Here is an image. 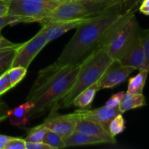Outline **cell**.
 I'll use <instances>...</instances> for the list:
<instances>
[{
    "instance_id": "33",
    "label": "cell",
    "mask_w": 149,
    "mask_h": 149,
    "mask_svg": "<svg viewBox=\"0 0 149 149\" xmlns=\"http://www.w3.org/2000/svg\"><path fill=\"white\" fill-rule=\"evenodd\" d=\"M9 138H10V136L0 135V149H4V147H5Z\"/></svg>"
},
{
    "instance_id": "18",
    "label": "cell",
    "mask_w": 149,
    "mask_h": 149,
    "mask_svg": "<svg viewBox=\"0 0 149 149\" xmlns=\"http://www.w3.org/2000/svg\"><path fill=\"white\" fill-rule=\"evenodd\" d=\"M148 73V70L141 68L139 70V73L136 76L131 77L128 81L127 93L130 94H143Z\"/></svg>"
},
{
    "instance_id": "16",
    "label": "cell",
    "mask_w": 149,
    "mask_h": 149,
    "mask_svg": "<svg viewBox=\"0 0 149 149\" xmlns=\"http://www.w3.org/2000/svg\"><path fill=\"white\" fill-rule=\"evenodd\" d=\"M99 90L100 87L97 81L80 93L74 100L72 105L80 109H87L92 104L95 97L96 93Z\"/></svg>"
},
{
    "instance_id": "37",
    "label": "cell",
    "mask_w": 149,
    "mask_h": 149,
    "mask_svg": "<svg viewBox=\"0 0 149 149\" xmlns=\"http://www.w3.org/2000/svg\"><path fill=\"white\" fill-rule=\"evenodd\" d=\"M91 1H95V2H98V3H106L107 4V1L109 0H91Z\"/></svg>"
},
{
    "instance_id": "5",
    "label": "cell",
    "mask_w": 149,
    "mask_h": 149,
    "mask_svg": "<svg viewBox=\"0 0 149 149\" xmlns=\"http://www.w3.org/2000/svg\"><path fill=\"white\" fill-rule=\"evenodd\" d=\"M63 0H10L8 14L26 18V23H39Z\"/></svg>"
},
{
    "instance_id": "14",
    "label": "cell",
    "mask_w": 149,
    "mask_h": 149,
    "mask_svg": "<svg viewBox=\"0 0 149 149\" xmlns=\"http://www.w3.org/2000/svg\"><path fill=\"white\" fill-rule=\"evenodd\" d=\"M33 107L34 104L32 102L26 101L14 109H9L7 113L10 125L17 127H25L29 125L31 121L30 112Z\"/></svg>"
},
{
    "instance_id": "24",
    "label": "cell",
    "mask_w": 149,
    "mask_h": 149,
    "mask_svg": "<svg viewBox=\"0 0 149 149\" xmlns=\"http://www.w3.org/2000/svg\"><path fill=\"white\" fill-rule=\"evenodd\" d=\"M19 23H26V18L18 15H13L10 14L0 16V30L9 25L14 26Z\"/></svg>"
},
{
    "instance_id": "35",
    "label": "cell",
    "mask_w": 149,
    "mask_h": 149,
    "mask_svg": "<svg viewBox=\"0 0 149 149\" xmlns=\"http://www.w3.org/2000/svg\"><path fill=\"white\" fill-rule=\"evenodd\" d=\"M140 11L146 15H149V7H140Z\"/></svg>"
},
{
    "instance_id": "31",
    "label": "cell",
    "mask_w": 149,
    "mask_h": 149,
    "mask_svg": "<svg viewBox=\"0 0 149 149\" xmlns=\"http://www.w3.org/2000/svg\"><path fill=\"white\" fill-rule=\"evenodd\" d=\"M8 111L9 108L7 103L1 100L0 101V122H2L8 118V113H7Z\"/></svg>"
},
{
    "instance_id": "2",
    "label": "cell",
    "mask_w": 149,
    "mask_h": 149,
    "mask_svg": "<svg viewBox=\"0 0 149 149\" xmlns=\"http://www.w3.org/2000/svg\"><path fill=\"white\" fill-rule=\"evenodd\" d=\"M80 65L81 63L60 66L54 63L39 71L26 97V101L34 104L31 118L41 116L60 103L73 86Z\"/></svg>"
},
{
    "instance_id": "13",
    "label": "cell",
    "mask_w": 149,
    "mask_h": 149,
    "mask_svg": "<svg viewBox=\"0 0 149 149\" xmlns=\"http://www.w3.org/2000/svg\"><path fill=\"white\" fill-rule=\"evenodd\" d=\"M87 18L79 19L74 20H61V21H52L43 23L42 25V33L46 38L48 43L58 39L68 31L74 29L80 23H83Z\"/></svg>"
},
{
    "instance_id": "11",
    "label": "cell",
    "mask_w": 149,
    "mask_h": 149,
    "mask_svg": "<svg viewBox=\"0 0 149 149\" xmlns=\"http://www.w3.org/2000/svg\"><path fill=\"white\" fill-rule=\"evenodd\" d=\"M76 118H84L94 121L101 125L105 129L109 131V126L112 119L119 113H122L119 108H109L104 106L95 109H81L73 113Z\"/></svg>"
},
{
    "instance_id": "25",
    "label": "cell",
    "mask_w": 149,
    "mask_h": 149,
    "mask_svg": "<svg viewBox=\"0 0 149 149\" xmlns=\"http://www.w3.org/2000/svg\"><path fill=\"white\" fill-rule=\"evenodd\" d=\"M141 39L146 56V62L143 68L149 71V29L141 30Z\"/></svg>"
},
{
    "instance_id": "9",
    "label": "cell",
    "mask_w": 149,
    "mask_h": 149,
    "mask_svg": "<svg viewBox=\"0 0 149 149\" xmlns=\"http://www.w3.org/2000/svg\"><path fill=\"white\" fill-rule=\"evenodd\" d=\"M134 71H135V68L122 65L118 61H114L98 81L100 90L111 89L122 84Z\"/></svg>"
},
{
    "instance_id": "28",
    "label": "cell",
    "mask_w": 149,
    "mask_h": 149,
    "mask_svg": "<svg viewBox=\"0 0 149 149\" xmlns=\"http://www.w3.org/2000/svg\"><path fill=\"white\" fill-rule=\"evenodd\" d=\"M22 44L23 43H14V42L9 41L8 39H7L1 35V30H0V51L10 49V48L18 47L21 46Z\"/></svg>"
},
{
    "instance_id": "10",
    "label": "cell",
    "mask_w": 149,
    "mask_h": 149,
    "mask_svg": "<svg viewBox=\"0 0 149 149\" xmlns=\"http://www.w3.org/2000/svg\"><path fill=\"white\" fill-rule=\"evenodd\" d=\"M141 31L135 36L127 50L117 61L121 65L132 67L135 70L144 68L146 62L145 52L141 39Z\"/></svg>"
},
{
    "instance_id": "8",
    "label": "cell",
    "mask_w": 149,
    "mask_h": 149,
    "mask_svg": "<svg viewBox=\"0 0 149 149\" xmlns=\"http://www.w3.org/2000/svg\"><path fill=\"white\" fill-rule=\"evenodd\" d=\"M60 104L55 105L49 110V114L44 121L43 124L48 130L56 132L63 139L71 135L75 130L77 118L73 113L61 114L58 112Z\"/></svg>"
},
{
    "instance_id": "17",
    "label": "cell",
    "mask_w": 149,
    "mask_h": 149,
    "mask_svg": "<svg viewBox=\"0 0 149 149\" xmlns=\"http://www.w3.org/2000/svg\"><path fill=\"white\" fill-rule=\"evenodd\" d=\"M146 104V99L143 94H130L126 93L118 108L121 113H123L129 110L142 107Z\"/></svg>"
},
{
    "instance_id": "12",
    "label": "cell",
    "mask_w": 149,
    "mask_h": 149,
    "mask_svg": "<svg viewBox=\"0 0 149 149\" xmlns=\"http://www.w3.org/2000/svg\"><path fill=\"white\" fill-rule=\"evenodd\" d=\"M75 130L83 132L90 136L100 138L105 143L114 144L116 143L115 137L105 129L101 125L84 118H77Z\"/></svg>"
},
{
    "instance_id": "22",
    "label": "cell",
    "mask_w": 149,
    "mask_h": 149,
    "mask_svg": "<svg viewBox=\"0 0 149 149\" xmlns=\"http://www.w3.org/2000/svg\"><path fill=\"white\" fill-rule=\"evenodd\" d=\"M43 143L49 146L52 149H60L65 148L64 139L56 132L48 130L44 137Z\"/></svg>"
},
{
    "instance_id": "34",
    "label": "cell",
    "mask_w": 149,
    "mask_h": 149,
    "mask_svg": "<svg viewBox=\"0 0 149 149\" xmlns=\"http://www.w3.org/2000/svg\"><path fill=\"white\" fill-rule=\"evenodd\" d=\"M137 1L138 0H109L107 1V4L109 6L113 5L116 4H119V3H126L129 2V1Z\"/></svg>"
},
{
    "instance_id": "19",
    "label": "cell",
    "mask_w": 149,
    "mask_h": 149,
    "mask_svg": "<svg viewBox=\"0 0 149 149\" xmlns=\"http://www.w3.org/2000/svg\"><path fill=\"white\" fill-rule=\"evenodd\" d=\"M19 47H20L0 51V76L11 68L13 60Z\"/></svg>"
},
{
    "instance_id": "36",
    "label": "cell",
    "mask_w": 149,
    "mask_h": 149,
    "mask_svg": "<svg viewBox=\"0 0 149 149\" xmlns=\"http://www.w3.org/2000/svg\"><path fill=\"white\" fill-rule=\"evenodd\" d=\"M140 7H149V0H143Z\"/></svg>"
},
{
    "instance_id": "26",
    "label": "cell",
    "mask_w": 149,
    "mask_h": 149,
    "mask_svg": "<svg viewBox=\"0 0 149 149\" xmlns=\"http://www.w3.org/2000/svg\"><path fill=\"white\" fill-rule=\"evenodd\" d=\"M4 149H26V141L23 138L10 137Z\"/></svg>"
},
{
    "instance_id": "4",
    "label": "cell",
    "mask_w": 149,
    "mask_h": 149,
    "mask_svg": "<svg viewBox=\"0 0 149 149\" xmlns=\"http://www.w3.org/2000/svg\"><path fill=\"white\" fill-rule=\"evenodd\" d=\"M108 7L109 6L106 3L95 2L91 0H63L39 23L87 18L96 15Z\"/></svg>"
},
{
    "instance_id": "32",
    "label": "cell",
    "mask_w": 149,
    "mask_h": 149,
    "mask_svg": "<svg viewBox=\"0 0 149 149\" xmlns=\"http://www.w3.org/2000/svg\"><path fill=\"white\" fill-rule=\"evenodd\" d=\"M10 0H0V16L8 14Z\"/></svg>"
},
{
    "instance_id": "7",
    "label": "cell",
    "mask_w": 149,
    "mask_h": 149,
    "mask_svg": "<svg viewBox=\"0 0 149 149\" xmlns=\"http://www.w3.org/2000/svg\"><path fill=\"white\" fill-rule=\"evenodd\" d=\"M48 44L46 38L39 30L36 35L17 49L12 67L22 66L28 68L36 55Z\"/></svg>"
},
{
    "instance_id": "29",
    "label": "cell",
    "mask_w": 149,
    "mask_h": 149,
    "mask_svg": "<svg viewBox=\"0 0 149 149\" xmlns=\"http://www.w3.org/2000/svg\"><path fill=\"white\" fill-rule=\"evenodd\" d=\"M11 84L7 79L6 73H4L2 75L0 76V96L4 95V93H7L8 90L12 89Z\"/></svg>"
},
{
    "instance_id": "6",
    "label": "cell",
    "mask_w": 149,
    "mask_h": 149,
    "mask_svg": "<svg viewBox=\"0 0 149 149\" xmlns=\"http://www.w3.org/2000/svg\"><path fill=\"white\" fill-rule=\"evenodd\" d=\"M141 31V27L133 13L118 29L109 45L106 46V50L109 56L113 61H119L132 43L135 36Z\"/></svg>"
},
{
    "instance_id": "30",
    "label": "cell",
    "mask_w": 149,
    "mask_h": 149,
    "mask_svg": "<svg viewBox=\"0 0 149 149\" xmlns=\"http://www.w3.org/2000/svg\"><path fill=\"white\" fill-rule=\"evenodd\" d=\"M26 149H52L43 142L34 143L26 141Z\"/></svg>"
},
{
    "instance_id": "21",
    "label": "cell",
    "mask_w": 149,
    "mask_h": 149,
    "mask_svg": "<svg viewBox=\"0 0 149 149\" xmlns=\"http://www.w3.org/2000/svg\"><path fill=\"white\" fill-rule=\"evenodd\" d=\"M5 73L12 87H14L26 77L27 68L22 66L11 67Z\"/></svg>"
},
{
    "instance_id": "3",
    "label": "cell",
    "mask_w": 149,
    "mask_h": 149,
    "mask_svg": "<svg viewBox=\"0 0 149 149\" xmlns=\"http://www.w3.org/2000/svg\"><path fill=\"white\" fill-rule=\"evenodd\" d=\"M113 61L109 56L106 47H102L93 52L81 63L73 86L61 99L60 106L68 108L72 106L77 96L92 84L97 82Z\"/></svg>"
},
{
    "instance_id": "15",
    "label": "cell",
    "mask_w": 149,
    "mask_h": 149,
    "mask_svg": "<svg viewBox=\"0 0 149 149\" xmlns=\"http://www.w3.org/2000/svg\"><path fill=\"white\" fill-rule=\"evenodd\" d=\"M65 147L78 146L95 145L105 143L102 139L74 130V132L64 139Z\"/></svg>"
},
{
    "instance_id": "23",
    "label": "cell",
    "mask_w": 149,
    "mask_h": 149,
    "mask_svg": "<svg viewBox=\"0 0 149 149\" xmlns=\"http://www.w3.org/2000/svg\"><path fill=\"white\" fill-rule=\"evenodd\" d=\"M125 128H126L125 120L122 116V113H119L117 116H115L110 122L109 126V131L111 135L115 137L123 132Z\"/></svg>"
},
{
    "instance_id": "20",
    "label": "cell",
    "mask_w": 149,
    "mask_h": 149,
    "mask_svg": "<svg viewBox=\"0 0 149 149\" xmlns=\"http://www.w3.org/2000/svg\"><path fill=\"white\" fill-rule=\"evenodd\" d=\"M47 131V128L42 123L34 127L28 129L27 134H26V136L24 140L26 141H29V142H42Z\"/></svg>"
},
{
    "instance_id": "27",
    "label": "cell",
    "mask_w": 149,
    "mask_h": 149,
    "mask_svg": "<svg viewBox=\"0 0 149 149\" xmlns=\"http://www.w3.org/2000/svg\"><path fill=\"white\" fill-rule=\"evenodd\" d=\"M125 92H119V93L113 94L111 96L110 98L106 101V105L105 106L109 108H116L118 107L120 103L121 100L123 98L124 95H125Z\"/></svg>"
},
{
    "instance_id": "1",
    "label": "cell",
    "mask_w": 149,
    "mask_h": 149,
    "mask_svg": "<svg viewBox=\"0 0 149 149\" xmlns=\"http://www.w3.org/2000/svg\"><path fill=\"white\" fill-rule=\"evenodd\" d=\"M133 13L127 3H119L89 17L76 27V33L55 63L60 66L81 63L93 52L107 46Z\"/></svg>"
}]
</instances>
